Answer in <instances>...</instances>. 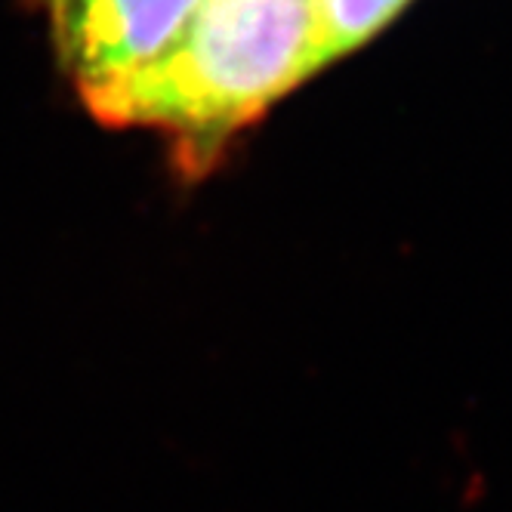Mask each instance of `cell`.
<instances>
[{"instance_id": "obj_1", "label": "cell", "mask_w": 512, "mask_h": 512, "mask_svg": "<svg viewBox=\"0 0 512 512\" xmlns=\"http://www.w3.org/2000/svg\"><path fill=\"white\" fill-rule=\"evenodd\" d=\"M324 65L312 0H201L179 41L90 112L173 136L186 170Z\"/></svg>"}, {"instance_id": "obj_2", "label": "cell", "mask_w": 512, "mask_h": 512, "mask_svg": "<svg viewBox=\"0 0 512 512\" xmlns=\"http://www.w3.org/2000/svg\"><path fill=\"white\" fill-rule=\"evenodd\" d=\"M201 0H50L53 41L87 105L155 65Z\"/></svg>"}, {"instance_id": "obj_3", "label": "cell", "mask_w": 512, "mask_h": 512, "mask_svg": "<svg viewBox=\"0 0 512 512\" xmlns=\"http://www.w3.org/2000/svg\"><path fill=\"white\" fill-rule=\"evenodd\" d=\"M405 4L408 0H312L324 62L374 38Z\"/></svg>"}]
</instances>
